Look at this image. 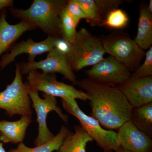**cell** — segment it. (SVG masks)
<instances>
[{
    "mask_svg": "<svg viewBox=\"0 0 152 152\" xmlns=\"http://www.w3.org/2000/svg\"><path fill=\"white\" fill-rule=\"evenodd\" d=\"M129 22L127 14L123 10L115 9L108 14L101 26L113 29H121L127 26Z\"/></svg>",
    "mask_w": 152,
    "mask_h": 152,
    "instance_id": "cell-20",
    "label": "cell"
},
{
    "mask_svg": "<svg viewBox=\"0 0 152 152\" xmlns=\"http://www.w3.org/2000/svg\"><path fill=\"white\" fill-rule=\"evenodd\" d=\"M77 86L88 96L91 116L97 120L102 126L118 131L130 121L134 108L116 86H103L88 78L78 81Z\"/></svg>",
    "mask_w": 152,
    "mask_h": 152,
    "instance_id": "cell-1",
    "label": "cell"
},
{
    "mask_svg": "<svg viewBox=\"0 0 152 152\" xmlns=\"http://www.w3.org/2000/svg\"><path fill=\"white\" fill-rule=\"evenodd\" d=\"M85 73L91 80L110 87L122 84L129 80L132 74L128 68L110 56L104 58Z\"/></svg>",
    "mask_w": 152,
    "mask_h": 152,
    "instance_id": "cell-10",
    "label": "cell"
},
{
    "mask_svg": "<svg viewBox=\"0 0 152 152\" xmlns=\"http://www.w3.org/2000/svg\"><path fill=\"white\" fill-rule=\"evenodd\" d=\"M104 152H113L112 151H104Z\"/></svg>",
    "mask_w": 152,
    "mask_h": 152,
    "instance_id": "cell-31",
    "label": "cell"
},
{
    "mask_svg": "<svg viewBox=\"0 0 152 152\" xmlns=\"http://www.w3.org/2000/svg\"><path fill=\"white\" fill-rule=\"evenodd\" d=\"M19 64L22 76L28 75L31 71L40 69L43 73L61 74L74 85L77 84V76L72 69L67 55L55 48L49 52L45 59L37 62H21Z\"/></svg>",
    "mask_w": 152,
    "mask_h": 152,
    "instance_id": "cell-9",
    "label": "cell"
},
{
    "mask_svg": "<svg viewBox=\"0 0 152 152\" xmlns=\"http://www.w3.org/2000/svg\"><path fill=\"white\" fill-rule=\"evenodd\" d=\"M74 130L75 132H71L65 139L58 152H86L87 144L93 139L80 125L75 126Z\"/></svg>",
    "mask_w": 152,
    "mask_h": 152,
    "instance_id": "cell-17",
    "label": "cell"
},
{
    "mask_svg": "<svg viewBox=\"0 0 152 152\" xmlns=\"http://www.w3.org/2000/svg\"><path fill=\"white\" fill-rule=\"evenodd\" d=\"M67 0H34L30 7L8 9L14 18L39 28L48 36L62 38L60 13L67 4Z\"/></svg>",
    "mask_w": 152,
    "mask_h": 152,
    "instance_id": "cell-2",
    "label": "cell"
},
{
    "mask_svg": "<svg viewBox=\"0 0 152 152\" xmlns=\"http://www.w3.org/2000/svg\"><path fill=\"white\" fill-rule=\"evenodd\" d=\"M7 15L6 9L0 12V57L10 50L24 33L37 28L25 20H20L16 24H10L7 20Z\"/></svg>",
    "mask_w": 152,
    "mask_h": 152,
    "instance_id": "cell-14",
    "label": "cell"
},
{
    "mask_svg": "<svg viewBox=\"0 0 152 152\" xmlns=\"http://www.w3.org/2000/svg\"><path fill=\"white\" fill-rule=\"evenodd\" d=\"M58 39L48 36L46 39L41 42H35L31 38H28L26 41L15 43L10 49V53H6L2 56L0 61V70L3 69L13 62L16 58L22 54L28 55V62L34 61L38 55L49 53L53 50Z\"/></svg>",
    "mask_w": 152,
    "mask_h": 152,
    "instance_id": "cell-11",
    "label": "cell"
},
{
    "mask_svg": "<svg viewBox=\"0 0 152 152\" xmlns=\"http://www.w3.org/2000/svg\"><path fill=\"white\" fill-rule=\"evenodd\" d=\"M32 116H21L15 121H0V141L3 143L22 142L26 137L27 129L32 122Z\"/></svg>",
    "mask_w": 152,
    "mask_h": 152,
    "instance_id": "cell-15",
    "label": "cell"
},
{
    "mask_svg": "<svg viewBox=\"0 0 152 152\" xmlns=\"http://www.w3.org/2000/svg\"><path fill=\"white\" fill-rule=\"evenodd\" d=\"M69 43L62 38H60L57 40L55 48L63 53L67 55L69 49Z\"/></svg>",
    "mask_w": 152,
    "mask_h": 152,
    "instance_id": "cell-26",
    "label": "cell"
},
{
    "mask_svg": "<svg viewBox=\"0 0 152 152\" xmlns=\"http://www.w3.org/2000/svg\"><path fill=\"white\" fill-rule=\"evenodd\" d=\"M134 40L144 51L152 47V14L144 4L139 9L137 32Z\"/></svg>",
    "mask_w": 152,
    "mask_h": 152,
    "instance_id": "cell-16",
    "label": "cell"
},
{
    "mask_svg": "<svg viewBox=\"0 0 152 152\" xmlns=\"http://www.w3.org/2000/svg\"><path fill=\"white\" fill-rule=\"evenodd\" d=\"M14 7L13 0H0V12L4 9Z\"/></svg>",
    "mask_w": 152,
    "mask_h": 152,
    "instance_id": "cell-27",
    "label": "cell"
},
{
    "mask_svg": "<svg viewBox=\"0 0 152 152\" xmlns=\"http://www.w3.org/2000/svg\"><path fill=\"white\" fill-rule=\"evenodd\" d=\"M116 87L133 108L140 107L152 103V77H130Z\"/></svg>",
    "mask_w": 152,
    "mask_h": 152,
    "instance_id": "cell-12",
    "label": "cell"
},
{
    "mask_svg": "<svg viewBox=\"0 0 152 152\" xmlns=\"http://www.w3.org/2000/svg\"><path fill=\"white\" fill-rule=\"evenodd\" d=\"M145 58L142 64L131 74L130 77L141 78L152 77V47L146 52Z\"/></svg>",
    "mask_w": 152,
    "mask_h": 152,
    "instance_id": "cell-23",
    "label": "cell"
},
{
    "mask_svg": "<svg viewBox=\"0 0 152 152\" xmlns=\"http://www.w3.org/2000/svg\"><path fill=\"white\" fill-rule=\"evenodd\" d=\"M32 106L28 90L23 82L19 63H16L13 80L0 92V109L4 110L10 118L16 115L32 116Z\"/></svg>",
    "mask_w": 152,
    "mask_h": 152,
    "instance_id": "cell-6",
    "label": "cell"
},
{
    "mask_svg": "<svg viewBox=\"0 0 152 152\" xmlns=\"http://www.w3.org/2000/svg\"><path fill=\"white\" fill-rule=\"evenodd\" d=\"M100 38L106 53L124 65L131 72L140 66L145 52L127 33L115 31Z\"/></svg>",
    "mask_w": 152,
    "mask_h": 152,
    "instance_id": "cell-4",
    "label": "cell"
},
{
    "mask_svg": "<svg viewBox=\"0 0 152 152\" xmlns=\"http://www.w3.org/2000/svg\"><path fill=\"white\" fill-rule=\"evenodd\" d=\"M28 93L32 105L35 110L37 115L38 134L34 144L35 146H37L45 143L54 137L47 126V118L50 112H56L60 118L66 124L69 121V116L64 114L62 109L58 106L57 99L55 97L43 93V99H42L38 92L28 90Z\"/></svg>",
    "mask_w": 152,
    "mask_h": 152,
    "instance_id": "cell-8",
    "label": "cell"
},
{
    "mask_svg": "<svg viewBox=\"0 0 152 152\" xmlns=\"http://www.w3.org/2000/svg\"><path fill=\"white\" fill-rule=\"evenodd\" d=\"M148 9L150 12L152 14V0H150L148 5Z\"/></svg>",
    "mask_w": 152,
    "mask_h": 152,
    "instance_id": "cell-28",
    "label": "cell"
},
{
    "mask_svg": "<svg viewBox=\"0 0 152 152\" xmlns=\"http://www.w3.org/2000/svg\"><path fill=\"white\" fill-rule=\"evenodd\" d=\"M66 8L73 20L76 26H77L79 22L82 19H85L87 22L88 21V18L85 12L74 0L68 1Z\"/></svg>",
    "mask_w": 152,
    "mask_h": 152,
    "instance_id": "cell-25",
    "label": "cell"
},
{
    "mask_svg": "<svg viewBox=\"0 0 152 152\" xmlns=\"http://www.w3.org/2000/svg\"><path fill=\"white\" fill-rule=\"evenodd\" d=\"M115 152H131L129 151H128V150L125 149L123 148L122 147H121V148L119 149L117 151Z\"/></svg>",
    "mask_w": 152,
    "mask_h": 152,
    "instance_id": "cell-29",
    "label": "cell"
},
{
    "mask_svg": "<svg viewBox=\"0 0 152 152\" xmlns=\"http://www.w3.org/2000/svg\"><path fill=\"white\" fill-rule=\"evenodd\" d=\"M25 84L28 90L42 92L61 99H79L81 100L88 101L89 97L83 91L77 89L72 85L66 84L58 81L55 74L43 73L37 70L31 71L27 77Z\"/></svg>",
    "mask_w": 152,
    "mask_h": 152,
    "instance_id": "cell-7",
    "label": "cell"
},
{
    "mask_svg": "<svg viewBox=\"0 0 152 152\" xmlns=\"http://www.w3.org/2000/svg\"><path fill=\"white\" fill-rule=\"evenodd\" d=\"M82 8L88 18L87 22L92 26H100L101 21L95 0H74Z\"/></svg>",
    "mask_w": 152,
    "mask_h": 152,
    "instance_id": "cell-22",
    "label": "cell"
},
{
    "mask_svg": "<svg viewBox=\"0 0 152 152\" xmlns=\"http://www.w3.org/2000/svg\"><path fill=\"white\" fill-rule=\"evenodd\" d=\"M63 108L78 120L80 125L104 151H117L121 148L115 131L105 129L99 121L81 110L75 99H61Z\"/></svg>",
    "mask_w": 152,
    "mask_h": 152,
    "instance_id": "cell-5",
    "label": "cell"
},
{
    "mask_svg": "<svg viewBox=\"0 0 152 152\" xmlns=\"http://www.w3.org/2000/svg\"><path fill=\"white\" fill-rule=\"evenodd\" d=\"M130 121L140 130L152 137V103L134 108Z\"/></svg>",
    "mask_w": 152,
    "mask_h": 152,
    "instance_id": "cell-19",
    "label": "cell"
},
{
    "mask_svg": "<svg viewBox=\"0 0 152 152\" xmlns=\"http://www.w3.org/2000/svg\"><path fill=\"white\" fill-rule=\"evenodd\" d=\"M62 39L71 43L77 32V26L66 7L60 13Z\"/></svg>",
    "mask_w": 152,
    "mask_h": 152,
    "instance_id": "cell-21",
    "label": "cell"
},
{
    "mask_svg": "<svg viewBox=\"0 0 152 152\" xmlns=\"http://www.w3.org/2000/svg\"><path fill=\"white\" fill-rule=\"evenodd\" d=\"M71 132L66 126L61 127L60 131L56 135L54 136L50 140L41 145L34 148L28 147L23 142L20 143L16 148H11L9 152H53L58 151L65 139Z\"/></svg>",
    "mask_w": 152,
    "mask_h": 152,
    "instance_id": "cell-18",
    "label": "cell"
},
{
    "mask_svg": "<svg viewBox=\"0 0 152 152\" xmlns=\"http://www.w3.org/2000/svg\"><path fill=\"white\" fill-rule=\"evenodd\" d=\"M105 53L101 38L93 35L85 28H81L77 31L70 43L66 55L72 69L79 72L97 64L104 58Z\"/></svg>",
    "mask_w": 152,
    "mask_h": 152,
    "instance_id": "cell-3",
    "label": "cell"
},
{
    "mask_svg": "<svg viewBox=\"0 0 152 152\" xmlns=\"http://www.w3.org/2000/svg\"><path fill=\"white\" fill-rule=\"evenodd\" d=\"M95 1L99 15L102 23L110 12L115 9L118 8L119 6L124 2L125 1L123 0H95Z\"/></svg>",
    "mask_w": 152,
    "mask_h": 152,
    "instance_id": "cell-24",
    "label": "cell"
},
{
    "mask_svg": "<svg viewBox=\"0 0 152 152\" xmlns=\"http://www.w3.org/2000/svg\"><path fill=\"white\" fill-rule=\"evenodd\" d=\"M118 139L121 146L131 152H152L151 137L140 130L131 121L118 130Z\"/></svg>",
    "mask_w": 152,
    "mask_h": 152,
    "instance_id": "cell-13",
    "label": "cell"
},
{
    "mask_svg": "<svg viewBox=\"0 0 152 152\" xmlns=\"http://www.w3.org/2000/svg\"><path fill=\"white\" fill-rule=\"evenodd\" d=\"M3 143L0 142V152H7L3 147Z\"/></svg>",
    "mask_w": 152,
    "mask_h": 152,
    "instance_id": "cell-30",
    "label": "cell"
}]
</instances>
